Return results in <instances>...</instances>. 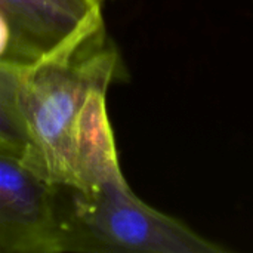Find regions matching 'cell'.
<instances>
[{"label":"cell","instance_id":"cell-4","mask_svg":"<svg viewBox=\"0 0 253 253\" xmlns=\"http://www.w3.org/2000/svg\"><path fill=\"white\" fill-rule=\"evenodd\" d=\"M13 30V61L30 67L104 28L101 0H0Z\"/></svg>","mask_w":253,"mask_h":253},{"label":"cell","instance_id":"cell-2","mask_svg":"<svg viewBox=\"0 0 253 253\" xmlns=\"http://www.w3.org/2000/svg\"><path fill=\"white\" fill-rule=\"evenodd\" d=\"M56 191L59 252H228L144 203L123 175L87 190L56 185Z\"/></svg>","mask_w":253,"mask_h":253},{"label":"cell","instance_id":"cell-7","mask_svg":"<svg viewBox=\"0 0 253 253\" xmlns=\"http://www.w3.org/2000/svg\"><path fill=\"white\" fill-rule=\"evenodd\" d=\"M0 150H3V148H1V147H0ZM4 151H6V150H4Z\"/></svg>","mask_w":253,"mask_h":253},{"label":"cell","instance_id":"cell-6","mask_svg":"<svg viewBox=\"0 0 253 253\" xmlns=\"http://www.w3.org/2000/svg\"><path fill=\"white\" fill-rule=\"evenodd\" d=\"M0 64L16 65L13 61V30L9 19L1 10H0Z\"/></svg>","mask_w":253,"mask_h":253},{"label":"cell","instance_id":"cell-3","mask_svg":"<svg viewBox=\"0 0 253 253\" xmlns=\"http://www.w3.org/2000/svg\"><path fill=\"white\" fill-rule=\"evenodd\" d=\"M58 234L56 185L0 150V252L56 253Z\"/></svg>","mask_w":253,"mask_h":253},{"label":"cell","instance_id":"cell-1","mask_svg":"<svg viewBox=\"0 0 253 253\" xmlns=\"http://www.w3.org/2000/svg\"><path fill=\"white\" fill-rule=\"evenodd\" d=\"M122 74L104 28L24 68L21 108L28 135L22 162L52 185L77 187L114 148L107 90Z\"/></svg>","mask_w":253,"mask_h":253},{"label":"cell","instance_id":"cell-5","mask_svg":"<svg viewBox=\"0 0 253 253\" xmlns=\"http://www.w3.org/2000/svg\"><path fill=\"white\" fill-rule=\"evenodd\" d=\"M24 68L0 64V147L21 160L28 150V135L21 108Z\"/></svg>","mask_w":253,"mask_h":253}]
</instances>
